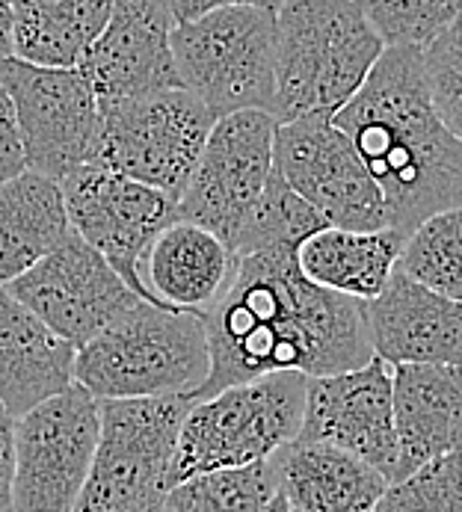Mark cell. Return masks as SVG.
I'll return each instance as SVG.
<instances>
[{
  "label": "cell",
  "mask_w": 462,
  "mask_h": 512,
  "mask_svg": "<svg viewBox=\"0 0 462 512\" xmlns=\"http://www.w3.org/2000/svg\"><path fill=\"white\" fill-rule=\"evenodd\" d=\"M199 317L211 367L193 400L264 373L329 376L374 359L365 305L311 285L288 249L234 255L226 288Z\"/></svg>",
  "instance_id": "1"
},
{
  "label": "cell",
  "mask_w": 462,
  "mask_h": 512,
  "mask_svg": "<svg viewBox=\"0 0 462 512\" xmlns=\"http://www.w3.org/2000/svg\"><path fill=\"white\" fill-rule=\"evenodd\" d=\"M332 122L380 187L388 228L409 234L421 220L460 208L462 137L433 110L415 45L385 48Z\"/></svg>",
  "instance_id": "2"
},
{
  "label": "cell",
  "mask_w": 462,
  "mask_h": 512,
  "mask_svg": "<svg viewBox=\"0 0 462 512\" xmlns=\"http://www.w3.org/2000/svg\"><path fill=\"white\" fill-rule=\"evenodd\" d=\"M273 18L276 122L338 113L385 51L356 0H285Z\"/></svg>",
  "instance_id": "3"
},
{
  "label": "cell",
  "mask_w": 462,
  "mask_h": 512,
  "mask_svg": "<svg viewBox=\"0 0 462 512\" xmlns=\"http://www.w3.org/2000/svg\"><path fill=\"white\" fill-rule=\"evenodd\" d=\"M208 338L199 314L140 299L75 350V382L95 400L196 394L208 376Z\"/></svg>",
  "instance_id": "4"
},
{
  "label": "cell",
  "mask_w": 462,
  "mask_h": 512,
  "mask_svg": "<svg viewBox=\"0 0 462 512\" xmlns=\"http://www.w3.org/2000/svg\"><path fill=\"white\" fill-rule=\"evenodd\" d=\"M306 379L297 370H279L196 400L178 433L169 489L205 471L264 462L291 444L303 421Z\"/></svg>",
  "instance_id": "5"
},
{
  "label": "cell",
  "mask_w": 462,
  "mask_h": 512,
  "mask_svg": "<svg viewBox=\"0 0 462 512\" xmlns=\"http://www.w3.org/2000/svg\"><path fill=\"white\" fill-rule=\"evenodd\" d=\"M190 394L98 400V441L75 512H157Z\"/></svg>",
  "instance_id": "6"
},
{
  "label": "cell",
  "mask_w": 462,
  "mask_h": 512,
  "mask_svg": "<svg viewBox=\"0 0 462 512\" xmlns=\"http://www.w3.org/2000/svg\"><path fill=\"white\" fill-rule=\"evenodd\" d=\"M276 18L255 6H226L175 24L169 36L178 89L202 101L214 119L276 107Z\"/></svg>",
  "instance_id": "7"
},
{
  "label": "cell",
  "mask_w": 462,
  "mask_h": 512,
  "mask_svg": "<svg viewBox=\"0 0 462 512\" xmlns=\"http://www.w3.org/2000/svg\"><path fill=\"white\" fill-rule=\"evenodd\" d=\"M98 166L122 172L175 199L184 193L214 113L178 86L125 98H98Z\"/></svg>",
  "instance_id": "8"
},
{
  "label": "cell",
  "mask_w": 462,
  "mask_h": 512,
  "mask_svg": "<svg viewBox=\"0 0 462 512\" xmlns=\"http://www.w3.org/2000/svg\"><path fill=\"white\" fill-rule=\"evenodd\" d=\"M98 441V400L72 382L15 418L9 512H75Z\"/></svg>",
  "instance_id": "9"
},
{
  "label": "cell",
  "mask_w": 462,
  "mask_h": 512,
  "mask_svg": "<svg viewBox=\"0 0 462 512\" xmlns=\"http://www.w3.org/2000/svg\"><path fill=\"white\" fill-rule=\"evenodd\" d=\"M273 137L276 116L264 110H237L217 119L175 202L178 220L208 228L234 249L270 181Z\"/></svg>",
  "instance_id": "10"
},
{
  "label": "cell",
  "mask_w": 462,
  "mask_h": 512,
  "mask_svg": "<svg viewBox=\"0 0 462 512\" xmlns=\"http://www.w3.org/2000/svg\"><path fill=\"white\" fill-rule=\"evenodd\" d=\"M6 89L30 172L63 181L98 157V98L77 69L33 66L18 57L0 60Z\"/></svg>",
  "instance_id": "11"
},
{
  "label": "cell",
  "mask_w": 462,
  "mask_h": 512,
  "mask_svg": "<svg viewBox=\"0 0 462 512\" xmlns=\"http://www.w3.org/2000/svg\"><path fill=\"white\" fill-rule=\"evenodd\" d=\"M273 166L332 228H388L380 187L332 116L276 122Z\"/></svg>",
  "instance_id": "12"
},
{
  "label": "cell",
  "mask_w": 462,
  "mask_h": 512,
  "mask_svg": "<svg viewBox=\"0 0 462 512\" xmlns=\"http://www.w3.org/2000/svg\"><path fill=\"white\" fill-rule=\"evenodd\" d=\"M3 288L75 350L143 299L77 234Z\"/></svg>",
  "instance_id": "13"
},
{
  "label": "cell",
  "mask_w": 462,
  "mask_h": 512,
  "mask_svg": "<svg viewBox=\"0 0 462 512\" xmlns=\"http://www.w3.org/2000/svg\"><path fill=\"white\" fill-rule=\"evenodd\" d=\"M60 187L72 234L89 243L140 296L137 261L154 234L178 220L175 199L98 163L77 166Z\"/></svg>",
  "instance_id": "14"
},
{
  "label": "cell",
  "mask_w": 462,
  "mask_h": 512,
  "mask_svg": "<svg viewBox=\"0 0 462 512\" xmlns=\"http://www.w3.org/2000/svg\"><path fill=\"white\" fill-rule=\"evenodd\" d=\"M300 441H320L353 453L391 483L397 477V439L391 421V365L371 359L362 367L308 376Z\"/></svg>",
  "instance_id": "15"
},
{
  "label": "cell",
  "mask_w": 462,
  "mask_h": 512,
  "mask_svg": "<svg viewBox=\"0 0 462 512\" xmlns=\"http://www.w3.org/2000/svg\"><path fill=\"white\" fill-rule=\"evenodd\" d=\"M166 0H113L110 18L77 63L95 98H125L178 86Z\"/></svg>",
  "instance_id": "16"
},
{
  "label": "cell",
  "mask_w": 462,
  "mask_h": 512,
  "mask_svg": "<svg viewBox=\"0 0 462 512\" xmlns=\"http://www.w3.org/2000/svg\"><path fill=\"white\" fill-rule=\"evenodd\" d=\"M365 305L368 344L385 365H457L462 356V308L391 270L383 291Z\"/></svg>",
  "instance_id": "17"
},
{
  "label": "cell",
  "mask_w": 462,
  "mask_h": 512,
  "mask_svg": "<svg viewBox=\"0 0 462 512\" xmlns=\"http://www.w3.org/2000/svg\"><path fill=\"white\" fill-rule=\"evenodd\" d=\"M231 249L208 228L175 220L160 228L137 261V291L163 308L202 314L226 288Z\"/></svg>",
  "instance_id": "18"
},
{
  "label": "cell",
  "mask_w": 462,
  "mask_h": 512,
  "mask_svg": "<svg viewBox=\"0 0 462 512\" xmlns=\"http://www.w3.org/2000/svg\"><path fill=\"white\" fill-rule=\"evenodd\" d=\"M397 477L460 450L462 388L457 365H391Z\"/></svg>",
  "instance_id": "19"
},
{
  "label": "cell",
  "mask_w": 462,
  "mask_h": 512,
  "mask_svg": "<svg viewBox=\"0 0 462 512\" xmlns=\"http://www.w3.org/2000/svg\"><path fill=\"white\" fill-rule=\"evenodd\" d=\"M75 382V347L0 285V403L12 418Z\"/></svg>",
  "instance_id": "20"
},
{
  "label": "cell",
  "mask_w": 462,
  "mask_h": 512,
  "mask_svg": "<svg viewBox=\"0 0 462 512\" xmlns=\"http://www.w3.org/2000/svg\"><path fill=\"white\" fill-rule=\"evenodd\" d=\"M270 459L279 495L297 512H371L388 486L368 462L320 441L294 439Z\"/></svg>",
  "instance_id": "21"
},
{
  "label": "cell",
  "mask_w": 462,
  "mask_h": 512,
  "mask_svg": "<svg viewBox=\"0 0 462 512\" xmlns=\"http://www.w3.org/2000/svg\"><path fill=\"white\" fill-rule=\"evenodd\" d=\"M403 237L397 228L350 231L326 225L308 234L294 258L311 285L368 302L388 282Z\"/></svg>",
  "instance_id": "22"
},
{
  "label": "cell",
  "mask_w": 462,
  "mask_h": 512,
  "mask_svg": "<svg viewBox=\"0 0 462 512\" xmlns=\"http://www.w3.org/2000/svg\"><path fill=\"white\" fill-rule=\"evenodd\" d=\"M72 234L60 181L24 169L0 184V285H9Z\"/></svg>",
  "instance_id": "23"
},
{
  "label": "cell",
  "mask_w": 462,
  "mask_h": 512,
  "mask_svg": "<svg viewBox=\"0 0 462 512\" xmlns=\"http://www.w3.org/2000/svg\"><path fill=\"white\" fill-rule=\"evenodd\" d=\"M12 3V57L77 69L86 48L104 30L113 0H9Z\"/></svg>",
  "instance_id": "24"
},
{
  "label": "cell",
  "mask_w": 462,
  "mask_h": 512,
  "mask_svg": "<svg viewBox=\"0 0 462 512\" xmlns=\"http://www.w3.org/2000/svg\"><path fill=\"white\" fill-rule=\"evenodd\" d=\"M394 270L406 279L442 293L462 296V214L460 208L439 211L421 220L400 243Z\"/></svg>",
  "instance_id": "25"
},
{
  "label": "cell",
  "mask_w": 462,
  "mask_h": 512,
  "mask_svg": "<svg viewBox=\"0 0 462 512\" xmlns=\"http://www.w3.org/2000/svg\"><path fill=\"white\" fill-rule=\"evenodd\" d=\"M276 492L273 459H264L187 477L166 492L163 507L169 512H264Z\"/></svg>",
  "instance_id": "26"
},
{
  "label": "cell",
  "mask_w": 462,
  "mask_h": 512,
  "mask_svg": "<svg viewBox=\"0 0 462 512\" xmlns=\"http://www.w3.org/2000/svg\"><path fill=\"white\" fill-rule=\"evenodd\" d=\"M320 228H326L323 217L285 184V178L273 166L270 181H267L252 217L246 220L231 252L234 255L261 252V249L297 252V246L306 240L308 234H314Z\"/></svg>",
  "instance_id": "27"
},
{
  "label": "cell",
  "mask_w": 462,
  "mask_h": 512,
  "mask_svg": "<svg viewBox=\"0 0 462 512\" xmlns=\"http://www.w3.org/2000/svg\"><path fill=\"white\" fill-rule=\"evenodd\" d=\"M460 450L391 480L371 512H462Z\"/></svg>",
  "instance_id": "28"
},
{
  "label": "cell",
  "mask_w": 462,
  "mask_h": 512,
  "mask_svg": "<svg viewBox=\"0 0 462 512\" xmlns=\"http://www.w3.org/2000/svg\"><path fill=\"white\" fill-rule=\"evenodd\" d=\"M462 0H356L385 48L424 45L460 18Z\"/></svg>",
  "instance_id": "29"
},
{
  "label": "cell",
  "mask_w": 462,
  "mask_h": 512,
  "mask_svg": "<svg viewBox=\"0 0 462 512\" xmlns=\"http://www.w3.org/2000/svg\"><path fill=\"white\" fill-rule=\"evenodd\" d=\"M421 74L430 95L433 110L439 113L442 125L462 137V39L460 18L439 30L433 39L418 45Z\"/></svg>",
  "instance_id": "30"
},
{
  "label": "cell",
  "mask_w": 462,
  "mask_h": 512,
  "mask_svg": "<svg viewBox=\"0 0 462 512\" xmlns=\"http://www.w3.org/2000/svg\"><path fill=\"white\" fill-rule=\"evenodd\" d=\"M24 169H27V160H24V146H21V134L15 122V107L6 89L0 86V184L21 175Z\"/></svg>",
  "instance_id": "31"
},
{
  "label": "cell",
  "mask_w": 462,
  "mask_h": 512,
  "mask_svg": "<svg viewBox=\"0 0 462 512\" xmlns=\"http://www.w3.org/2000/svg\"><path fill=\"white\" fill-rule=\"evenodd\" d=\"M282 3H285V0H166V6H169L175 24L193 21V18H199V15H205V12L226 9V6H255V9L276 12Z\"/></svg>",
  "instance_id": "32"
},
{
  "label": "cell",
  "mask_w": 462,
  "mask_h": 512,
  "mask_svg": "<svg viewBox=\"0 0 462 512\" xmlns=\"http://www.w3.org/2000/svg\"><path fill=\"white\" fill-rule=\"evenodd\" d=\"M12 433H15V418L0 403V512H9V489H12Z\"/></svg>",
  "instance_id": "33"
},
{
  "label": "cell",
  "mask_w": 462,
  "mask_h": 512,
  "mask_svg": "<svg viewBox=\"0 0 462 512\" xmlns=\"http://www.w3.org/2000/svg\"><path fill=\"white\" fill-rule=\"evenodd\" d=\"M12 57V3L0 0V60Z\"/></svg>",
  "instance_id": "34"
},
{
  "label": "cell",
  "mask_w": 462,
  "mask_h": 512,
  "mask_svg": "<svg viewBox=\"0 0 462 512\" xmlns=\"http://www.w3.org/2000/svg\"><path fill=\"white\" fill-rule=\"evenodd\" d=\"M264 512H291V507H288V504H285V498L276 492V495H273V501L264 507Z\"/></svg>",
  "instance_id": "35"
},
{
  "label": "cell",
  "mask_w": 462,
  "mask_h": 512,
  "mask_svg": "<svg viewBox=\"0 0 462 512\" xmlns=\"http://www.w3.org/2000/svg\"><path fill=\"white\" fill-rule=\"evenodd\" d=\"M157 512H169V510H166V507H163V510H157Z\"/></svg>",
  "instance_id": "36"
},
{
  "label": "cell",
  "mask_w": 462,
  "mask_h": 512,
  "mask_svg": "<svg viewBox=\"0 0 462 512\" xmlns=\"http://www.w3.org/2000/svg\"><path fill=\"white\" fill-rule=\"evenodd\" d=\"M291 512H297V510H291Z\"/></svg>",
  "instance_id": "37"
}]
</instances>
